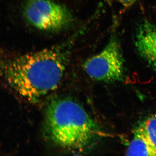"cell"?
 Segmentation results:
<instances>
[{"label":"cell","instance_id":"obj_1","mask_svg":"<svg viewBox=\"0 0 156 156\" xmlns=\"http://www.w3.org/2000/svg\"><path fill=\"white\" fill-rule=\"evenodd\" d=\"M86 28L61 44L36 52L10 56L0 49V75L20 96L31 103L38 101L58 88L72 49Z\"/></svg>","mask_w":156,"mask_h":156},{"label":"cell","instance_id":"obj_2","mask_svg":"<svg viewBox=\"0 0 156 156\" xmlns=\"http://www.w3.org/2000/svg\"><path fill=\"white\" fill-rule=\"evenodd\" d=\"M46 136L62 148L82 151L100 135L97 123L80 105L67 98L50 101L45 114Z\"/></svg>","mask_w":156,"mask_h":156},{"label":"cell","instance_id":"obj_3","mask_svg":"<svg viewBox=\"0 0 156 156\" xmlns=\"http://www.w3.org/2000/svg\"><path fill=\"white\" fill-rule=\"evenodd\" d=\"M23 14L30 24L45 31L62 30L73 21L69 9L53 0H27L23 7Z\"/></svg>","mask_w":156,"mask_h":156},{"label":"cell","instance_id":"obj_4","mask_svg":"<svg viewBox=\"0 0 156 156\" xmlns=\"http://www.w3.org/2000/svg\"><path fill=\"white\" fill-rule=\"evenodd\" d=\"M83 68L91 79L97 81L113 82L124 77V61L120 45L112 37L103 50L85 62Z\"/></svg>","mask_w":156,"mask_h":156},{"label":"cell","instance_id":"obj_5","mask_svg":"<svg viewBox=\"0 0 156 156\" xmlns=\"http://www.w3.org/2000/svg\"><path fill=\"white\" fill-rule=\"evenodd\" d=\"M136 38L139 54L156 72V27L145 21L139 27Z\"/></svg>","mask_w":156,"mask_h":156},{"label":"cell","instance_id":"obj_6","mask_svg":"<svg viewBox=\"0 0 156 156\" xmlns=\"http://www.w3.org/2000/svg\"><path fill=\"white\" fill-rule=\"evenodd\" d=\"M126 155L156 156L140 126L135 129L133 139L126 151Z\"/></svg>","mask_w":156,"mask_h":156},{"label":"cell","instance_id":"obj_7","mask_svg":"<svg viewBox=\"0 0 156 156\" xmlns=\"http://www.w3.org/2000/svg\"><path fill=\"white\" fill-rule=\"evenodd\" d=\"M139 126L156 154V114L149 117Z\"/></svg>","mask_w":156,"mask_h":156},{"label":"cell","instance_id":"obj_8","mask_svg":"<svg viewBox=\"0 0 156 156\" xmlns=\"http://www.w3.org/2000/svg\"><path fill=\"white\" fill-rule=\"evenodd\" d=\"M117 1L123 7L126 8H128L133 5L138 0H117Z\"/></svg>","mask_w":156,"mask_h":156}]
</instances>
